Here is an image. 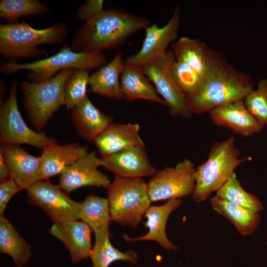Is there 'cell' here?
Here are the masks:
<instances>
[{"label":"cell","instance_id":"obj_1","mask_svg":"<svg viewBox=\"0 0 267 267\" xmlns=\"http://www.w3.org/2000/svg\"><path fill=\"white\" fill-rule=\"evenodd\" d=\"M254 89L249 74L239 71L220 50L210 49L208 69L198 87L186 95L191 114L209 112L223 104L244 99Z\"/></svg>","mask_w":267,"mask_h":267},{"label":"cell","instance_id":"obj_2","mask_svg":"<svg viewBox=\"0 0 267 267\" xmlns=\"http://www.w3.org/2000/svg\"><path fill=\"white\" fill-rule=\"evenodd\" d=\"M149 25L146 18L118 8L107 9L79 27L70 46L76 52H102L118 47L132 35Z\"/></svg>","mask_w":267,"mask_h":267},{"label":"cell","instance_id":"obj_3","mask_svg":"<svg viewBox=\"0 0 267 267\" xmlns=\"http://www.w3.org/2000/svg\"><path fill=\"white\" fill-rule=\"evenodd\" d=\"M69 32L68 25L60 21L42 29L32 28L24 21L12 24H0V54L4 59H30L47 56L42 44L62 43Z\"/></svg>","mask_w":267,"mask_h":267},{"label":"cell","instance_id":"obj_4","mask_svg":"<svg viewBox=\"0 0 267 267\" xmlns=\"http://www.w3.org/2000/svg\"><path fill=\"white\" fill-rule=\"evenodd\" d=\"M239 156L240 151L233 136L214 143L206 161L195 169L192 199L197 203L203 202L213 192H216L240 164L249 160V157Z\"/></svg>","mask_w":267,"mask_h":267},{"label":"cell","instance_id":"obj_5","mask_svg":"<svg viewBox=\"0 0 267 267\" xmlns=\"http://www.w3.org/2000/svg\"><path fill=\"white\" fill-rule=\"evenodd\" d=\"M106 63V56L102 52H76L70 45L64 44L54 55L34 62L21 64L12 59L1 60L0 71L6 75H12L20 70H28L30 72L26 76L29 81L40 83L51 79L65 69L89 71L97 69Z\"/></svg>","mask_w":267,"mask_h":267},{"label":"cell","instance_id":"obj_6","mask_svg":"<svg viewBox=\"0 0 267 267\" xmlns=\"http://www.w3.org/2000/svg\"><path fill=\"white\" fill-rule=\"evenodd\" d=\"M75 69L62 70L51 79L40 83H20L25 110L36 131L42 132L54 112L64 105L65 86Z\"/></svg>","mask_w":267,"mask_h":267},{"label":"cell","instance_id":"obj_7","mask_svg":"<svg viewBox=\"0 0 267 267\" xmlns=\"http://www.w3.org/2000/svg\"><path fill=\"white\" fill-rule=\"evenodd\" d=\"M107 193L112 221L122 225L137 227L150 206L148 184L141 178L115 176Z\"/></svg>","mask_w":267,"mask_h":267},{"label":"cell","instance_id":"obj_8","mask_svg":"<svg viewBox=\"0 0 267 267\" xmlns=\"http://www.w3.org/2000/svg\"><path fill=\"white\" fill-rule=\"evenodd\" d=\"M17 86L16 82H12L8 98L4 101H0V145L25 144L43 150L56 143V139L48 136L45 133L34 131L28 127L18 109Z\"/></svg>","mask_w":267,"mask_h":267},{"label":"cell","instance_id":"obj_9","mask_svg":"<svg viewBox=\"0 0 267 267\" xmlns=\"http://www.w3.org/2000/svg\"><path fill=\"white\" fill-rule=\"evenodd\" d=\"M176 60L172 49L146 62L141 67L167 104L174 117L188 118L191 115L186 101V95L178 87L171 73Z\"/></svg>","mask_w":267,"mask_h":267},{"label":"cell","instance_id":"obj_10","mask_svg":"<svg viewBox=\"0 0 267 267\" xmlns=\"http://www.w3.org/2000/svg\"><path fill=\"white\" fill-rule=\"evenodd\" d=\"M194 163L185 158L174 167H167L152 176L148 183L151 202L181 198L192 195L195 187Z\"/></svg>","mask_w":267,"mask_h":267},{"label":"cell","instance_id":"obj_11","mask_svg":"<svg viewBox=\"0 0 267 267\" xmlns=\"http://www.w3.org/2000/svg\"><path fill=\"white\" fill-rule=\"evenodd\" d=\"M26 190L28 202L41 208L54 223L80 220L81 202L71 199L59 184L43 180Z\"/></svg>","mask_w":267,"mask_h":267},{"label":"cell","instance_id":"obj_12","mask_svg":"<svg viewBox=\"0 0 267 267\" xmlns=\"http://www.w3.org/2000/svg\"><path fill=\"white\" fill-rule=\"evenodd\" d=\"M180 20V8L176 5L170 19L163 27H159L157 24L147 26L140 50L127 58L125 63L141 67L149 60L166 52L169 44L177 38Z\"/></svg>","mask_w":267,"mask_h":267},{"label":"cell","instance_id":"obj_13","mask_svg":"<svg viewBox=\"0 0 267 267\" xmlns=\"http://www.w3.org/2000/svg\"><path fill=\"white\" fill-rule=\"evenodd\" d=\"M101 166L102 158L97 157L95 151L89 152L60 175L59 185L68 193L86 186L107 188L111 181L98 170Z\"/></svg>","mask_w":267,"mask_h":267},{"label":"cell","instance_id":"obj_14","mask_svg":"<svg viewBox=\"0 0 267 267\" xmlns=\"http://www.w3.org/2000/svg\"><path fill=\"white\" fill-rule=\"evenodd\" d=\"M10 178L22 189L27 190L43 180L40 156H33L19 145H0Z\"/></svg>","mask_w":267,"mask_h":267},{"label":"cell","instance_id":"obj_15","mask_svg":"<svg viewBox=\"0 0 267 267\" xmlns=\"http://www.w3.org/2000/svg\"><path fill=\"white\" fill-rule=\"evenodd\" d=\"M102 159L103 166L117 177L141 178L153 176L157 171L150 163L144 145L131 146Z\"/></svg>","mask_w":267,"mask_h":267},{"label":"cell","instance_id":"obj_16","mask_svg":"<svg viewBox=\"0 0 267 267\" xmlns=\"http://www.w3.org/2000/svg\"><path fill=\"white\" fill-rule=\"evenodd\" d=\"M212 122L226 128L242 137H250L264 129L247 109L244 99L236 100L216 108L209 112Z\"/></svg>","mask_w":267,"mask_h":267},{"label":"cell","instance_id":"obj_17","mask_svg":"<svg viewBox=\"0 0 267 267\" xmlns=\"http://www.w3.org/2000/svg\"><path fill=\"white\" fill-rule=\"evenodd\" d=\"M89 226L83 221L54 223L48 232L69 250L72 261L79 262L89 257L92 247Z\"/></svg>","mask_w":267,"mask_h":267},{"label":"cell","instance_id":"obj_18","mask_svg":"<svg viewBox=\"0 0 267 267\" xmlns=\"http://www.w3.org/2000/svg\"><path fill=\"white\" fill-rule=\"evenodd\" d=\"M181 204L180 199H172L160 206H150L143 216L147 219L144 225L148 228V232L143 236L133 238L124 234L123 238L126 241H154L158 243L164 249L169 251L178 250V247L168 238L166 226L171 214Z\"/></svg>","mask_w":267,"mask_h":267},{"label":"cell","instance_id":"obj_19","mask_svg":"<svg viewBox=\"0 0 267 267\" xmlns=\"http://www.w3.org/2000/svg\"><path fill=\"white\" fill-rule=\"evenodd\" d=\"M139 128L138 124L113 122L93 142L102 157H106L131 146L144 145Z\"/></svg>","mask_w":267,"mask_h":267},{"label":"cell","instance_id":"obj_20","mask_svg":"<svg viewBox=\"0 0 267 267\" xmlns=\"http://www.w3.org/2000/svg\"><path fill=\"white\" fill-rule=\"evenodd\" d=\"M88 147L77 143L51 144L42 150L41 170L43 180L61 175L67 168L86 155Z\"/></svg>","mask_w":267,"mask_h":267},{"label":"cell","instance_id":"obj_21","mask_svg":"<svg viewBox=\"0 0 267 267\" xmlns=\"http://www.w3.org/2000/svg\"><path fill=\"white\" fill-rule=\"evenodd\" d=\"M72 119L82 137L93 141L113 123V118L100 111L87 96L72 110Z\"/></svg>","mask_w":267,"mask_h":267},{"label":"cell","instance_id":"obj_22","mask_svg":"<svg viewBox=\"0 0 267 267\" xmlns=\"http://www.w3.org/2000/svg\"><path fill=\"white\" fill-rule=\"evenodd\" d=\"M124 66L122 53L119 51L109 62L97 69L89 76L90 90L116 100L123 98L119 77L121 76Z\"/></svg>","mask_w":267,"mask_h":267},{"label":"cell","instance_id":"obj_23","mask_svg":"<svg viewBox=\"0 0 267 267\" xmlns=\"http://www.w3.org/2000/svg\"><path fill=\"white\" fill-rule=\"evenodd\" d=\"M121 77V92L126 100L145 99L167 106L165 100L158 95L150 80L144 74L141 67L128 65L124 62Z\"/></svg>","mask_w":267,"mask_h":267},{"label":"cell","instance_id":"obj_24","mask_svg":"<svg viewBox=\"0 0 267 267\" xmlns=\"http://www.w3.org/2000/svg\"><path fill=\"white\" fill-rule=\"evenodd\" d=\"M213 209L226 219L243 236L253 234L261 220L260 213L254 212L217 196L210 199Z\"/></svg>","mask_w":267,"mask_h":267},{"label":"cell","instance_id":"obj_25","mask_svg":"<svg viewBox=\"0 0 267 267\" xmlns=\"http://www.w3.org/2000/svg\"><path fill=\"white\" fill-rule=\"evenodd\" d=\"M210 49L198 39L182 37L172 44V50L176 60L183 62L202 77L209 63Z\"/></svg>","mask_w":267,"mask_h":267},{"label":"cell","instance_id":"obj_26","mask_svg":"<svg viewBox=\"0 0 267 267\" xmlns=\"http://www.w3.org/2000/svg\"><path fill=\"white\" fill-rule=\"evenodd\" d=\"M0 252L10 256L15 267H24L32 256L30 245L3 215L0 216Z\"/></svg>","mask_w":267,"mask_h":267},{"label":"cell","instance_id":"obj_27","mask_svg":"<svg viewBox=\"0 0 267 267\" xmlns=\"http://www.w3.org/2000/svg\"><path fill=\"white\" fill-rule=\"evenodd\" d=\"M80 220L87 223L94 233L109 231L112 221L107 198L88 195L80 208Z\"/></svg>","mask_w":267,"mask_h":267},{"label":"cell","instance_id":"obj_28","mask_svg":"<svg viewBox=\"0 0 267 267\" xmlns=\"http://www.w3.org/2000/svg\"><path fill=\"white\" fill-rule=\"evenodd\" d=\"M95 242L89 257L92 267H108L114 262L123 261L131 264L137 262V254L132 250L123 252L114 248L110 241V231L96 233Z\"/></svg>","mask_w":267,"mask_h":267},{"label":"cell","instance_id":"obj_29","mask_svg":"<svg viewBox=\"0 0 267 267\" xmlns=\"http://www.w3.org/2000/svg\"><path fill=\"white\" fill-rule=\"evenodd\" d=\"M216 193V196L254 212L260 213L264 210L258 197L242 187L235 173Z\"/></svg>","mask_w":267,"mask_h":267},{"label":"cell","instance_id":"obj_30","mask_svg":"<svg viewBox=\"0 0 267 267\" xmlns=\"http://www.w3.org/2000/svg\"><path fill=\"white\" fill-rule=\"evenodd\" d=\"M49 6L39 0H0V17L7 24L19 22L20 18L29 15H40L47 13Z\"/></svg>","mask_w":267,"mask_h":267},{"label":"cell","instance_id":"obj_31","mask_svg":"<svg viewBox=\"0 0 267 267\" xmlns=\"http://www.w3.org/2000/svg\"><path fill=\"white\" fill-rule=\"evenodd\" d=\"M88 70L75 69L67 80L64 91V102L66 108L72 110L87 96V86L89 76Z\"/></svg>","mask_w":267,"mask_h":267},{"label":"cell","instance_id":"obj_32","mask_svg":"<svg viewBox=\"0 0 267 267\" xmlns=\"http://www.w3.org/2000/svg\"><path fill=\"white\" fill-rule=\"evenodd\" d=\"M244 101L256 120L264 127L267 126V80H260L257 88L251 91Z\"/></svg>","mask_w":267,"mask_h":267},{"label":"cell","instance_id":"obj_33","mask_svg":"<svg viewBox=\"0 0 267 267\" xmlns=\"http://www.w3.org/2000/svg\"><path fill=\"white\" fill-rule=\"evenodd\" d=\"M171 73L180 89L187 95L200 84L202 77L185 63L175 60L171 67Z\"/></svg>","mask_w":267,"mask_h":267},{"label":"cell","instance_id":"obj_34","mask_svg":"<svg viewBox=\"0 0 267 267\" xmlns=\"http://www.w3.org/2000/svg\"><path fill=\"white\" fill-rule=\"evenodd\" d=\"M104 2L103 0H86V2L80 5L76 10V18L85 22L89 20L104 10Z\"/></svg>","mask_w":267,"mask_h":267},{"label":"cell","instance_id":"obj_35","mask_svg":"<svg viewBox=\"0 0 267 267\" xmlns=\"http://www.w3.org/2000/svg\"><path fill=\"white\" fill-rule=\"evenodd\" d=\"M22 189L11 178L0 182V215H3L11 198Z\"/></svg>","mask_w":267,"mask_h":267},{"label":"cell","instance_id":"obj_36","mask_svg":"<svg viewBox=\"0 0 267 267\" xmlns=\"http://www.w3.org/2000/svg\"><path fill=\"white\" fill-rule=\"evenodd\" d=\"M10 178L8 168L2 154L0 153V182Z\"/></svg>","mask_w":267,"mask_h":267},{"label":"cell","instance_id":"obj_37","mask_svg":"<svg viewBox=\"0 0 267 267\" xmlns=\"http://www.w3.org/2000/svg\"><path fill=\"white\" fill-rule=\"evenodd\" d=\"M266 244L267 245V236L266 241Z\"/></svg>","mask_w":267,"mask_h":267}]
</instances>
